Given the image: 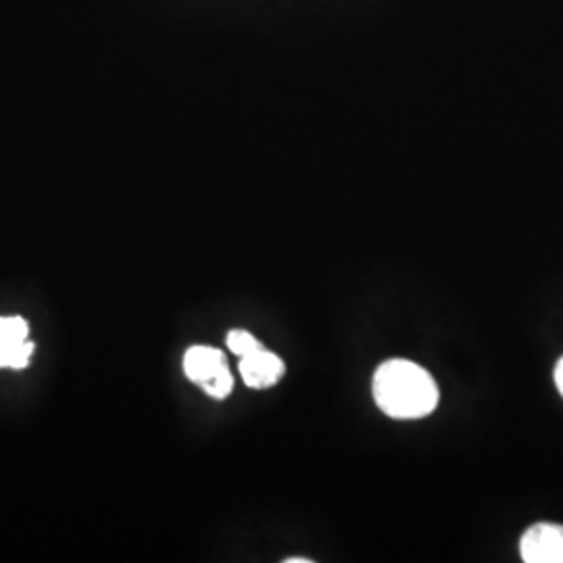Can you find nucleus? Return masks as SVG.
<instances>
[{
  "label": "nucleus",
  "instance_id": "2",
  "mask_svg": "<svg viewBox=\"0 0 563 563\" xmlns=\"http://www.w3.org/2000/svg\"><path fill=\"white\" fill-rule=\"evenodd\" d=\"M520 553L526 563H563V526L534 523L523 532Z\"/></svg>",
  "mask_w": 563,
  "mask_h": 563
},
{
  "label": "nucleus",
  "instance_id": "8",
  "mask_svg": "<svg viewBox=\"0 0 563 563\" xmlns=\"http://www.w3.org/2000/svg\"><path fill=\"white\" fill-rule=\"evenodd\" d=\"M555 384H558V388H560L563 397V357L558 363V367H555Z\"/></svg>",
  "mask_w": 563,
  "mask_h": 563
},
{
  "label": "nucleus",
  "instance_id": "4",
  "mask_svg": "<svg viewBox=\"0 0 563 563\" xmlns=\"http://www.w3.org/2000/svg\"><path fill=\"white\" fill-rule=\"evenodd\" d=\"M242 380L251 388H272L280 383L282 376L286 374V365L280 357L272 351L260 349L246 357H241Z\"/></svg>",
  "mask_w": 563,
  "mask_h": 563
},
{
  "label": "nucleus",
  "instance_id": "5",
  "mask_svg": "<svg viewBox=\"0 0 563 563\" xmlns=\"http://www.w3.org/2000/svg\"><path fill=\"white\" fill-rule=\"evenodd\" d=\"M225 367V355L213 346H190L184 355V374L199 386L213 380Z\"/></svg>",
  "mask_w": 563,
  "mask_h": 563
},
{
  "label": "nucleus",
  "instance_id": "9",
  "mask_svg": "<svg viewBox=\"0 0 563 563\" xmlns=\"http://www.w3.org/2000/svg\"><path fill=\"white\" fill-rule=\"evenodd\" d=\"M284 563H311V560H307V558H288Z\"/></svg>",
  "mask_w": 563,
  "mask_h": 563
},
{
  "label": "nucleus",
  "instance_id": "7",
  "mask_svg": "<svg viewBox=\"0 0 563 563\" xmlns=\"http://www.w3.org/2000/svg\"><path fill=\"white\" fill-rule=\"evenodd\" d=\"M232 388H234V378L230 367H225L213 380L202 384V390L213 399H225L232 393Z\"/></svg>",
  "mask_w": 563,
  "mask_h": 563
},
{
  "label": "nucleus",
  "instance_id": "3",
  "mask_svg": "<svg viewBox=\"0 0 563 563\" xmlns=\"http://www.w3.org/2000/svg\"><path fill=\"white\" fill-rule=\"evenodd\" d=\"M30 328L23 318H0V367L23 369L34 353L27 339Z\"/></svg>",
  "mask_w": 563,
  "mask_h": 563
},
{
  "label": "nucleus",
  "instance_id": "6",
  "mask_svg": "<svg viewBox=\"0 0 563 563\" xmlns=\"http://www.w3.org/2000/svg\"><path fill=\"white\" fill-rule=\"evenodd\" d=\"M228 349L234 355H239V357H246V355L260 351L263 346L262 342L257 341L251 332H246V330H232L228 334Z\"/></svg>",
  "mask_w": 563,
  "mask_h": 563
},
{
  "label": "nucleus",
  "instance_id": "1",
  "mask_svg": "<svg viewBox=\"0 0 563 563\" xmlns=\"http://www.w3.org/2000/svg\"><path fill=\"white\" fill-rule=\"evenodd\" d=\"M374 399L393 420H422L439 405V386L418 363L388 360L374 374Z\"/></svg>",
  "mask_w": 563,
  "mask_h": 563
}]
</instances>
